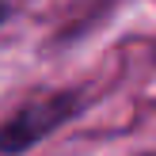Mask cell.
Returning <instances> with one entry per match:
<instances>
[{
	"instance_id": "6da1fadb",
	"label": "cell",
	"mask_w": 156,
	"mask_h": 156,
	"mask_svg": "<svg viewBox=\"0 0 156 156\" xmlns=\"http://www.w3.org/2000/svg\"><path fill=\"white\" fill-rule=\"evenodd\" d=\"M80 91H50V95H38L30 103H23L12 118L0 126V152L15 156L27 152L34 145H42L50 133H57L65 122H73L80 114Z\"/></svg>"
},
{
	"instance_id": "7a4b0ae2",
	"label": "cell",
	"mask_w": 156,
	"mask_h": 156,
	"mask_svg": "<svg viewBox=\"0 0 156 156\" xmlns=\"http://www.w3.org/2000/svg\"><path fill=\"white\" fill-rule=\"evenodd\" d=\"M8 19H12V8H8V0H0V27H4Z\"/></svg>"
}]
</instances>
